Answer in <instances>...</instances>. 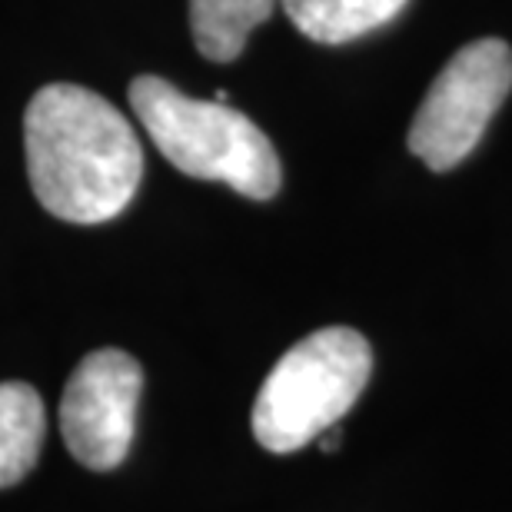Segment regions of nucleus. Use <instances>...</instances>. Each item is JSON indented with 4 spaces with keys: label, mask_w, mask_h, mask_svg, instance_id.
<instances>
[{
    "label": "nucleus",
    "mask_w": 512,
    "mask_h": 512,
    "mask_svg": "<svg viewBox=\"0 0 512 512\" xmlns=\"http://www.w3.org/2000/svg\"><path fill=\"white\" fill-rule=\"evenodd\" d=\"M27 173L47 213L67 223H107L137 197L143 150L130 120L77 84L37 90L24 114Z\"/></svg>",
    "instance_id": "obj_1"
},
{
    "label": "nucleus",
    "mask_w": 512,
    "mask_h": 512,
    "mask_svg": "<svg viewBox=\"0 0 512 512\" xmlns=\"http://www.w3.org/2000/svg\"><path fill=\"white\" fill-rule=\"evenodd\" d=\"M130 107L180 173L227 183L250 200L276 197L283 183L280 157L270 137L240 110L217 100H193L153 74L130 84Z\"/></svg>",
    "instance_id": "obj_2"
},
{
    "label": "nucleus",
    "mask_w": 512,
    "mask_h": 512,
    "mask_svg": "<svg viewBox=\"0 0 512 512\" xmlns=\"http://www.w3.org/2000/svg\"><path fill=\"white\" fill-rule=\"evenodd\" d=\"M373 350L350 326H326L290 346L253 403V436L270 453H296L356 406L370 383Z\"/></svg>",
    "instance_id": "obj_3"
},
{
    "label": "nucleus",
    "mask_w": 512,
    "mask_h": 512,
    "mask_svg": "<svg viewBox=\"0 0 512 512\" xmlns=\"http://www.w3.org/2000/svg\"><path fill=\"white\" fill-rule=\"evenodd\" d=\"M512 90V50L489 37L463 47L433 80L409 127V150L429 170L459 167Z\"/></svg>",
    "instance_id": "obj_4"
},
{
    "label": "nucleus",
    "mask_w": 512,
    "mask_h": 512,
    "mask_svg": "<svg viewBox=\"0 0 512 512\" xmlns=\"http://www.w3.org/2000/svg\"><path fill=\"white\" fill-rule=\"evenodd\" d=\"M143 370L124 350H94L80 360L60 399V433L80 466L107 473L130 453Z\"/></svg>",
    "instance_id": "obj_5"
},
{
    "label": "nucleus",
    "mask_w": 512,
    "mask_h": 512,
    "mask_svg": "<svg viewBox=\"0 0 512 512\" xmlns=\"http://www.w3.org/2000/svg\"><path fill=\"white\" fill-rule=\"evenodd\" d=\"M44 399L27 383H0V489L17 486L44 446Z\"/></svg>",
    "instance_id": "obj_6"
},
{
    "label": "nucleus",
    "mask_w": 512,
    "mask_h": 512,
    "mask_svg": "<svg viewBox=\"0 0 512 512\" xmlns=\"http://www.w3.org/2000/svg\"><path fill=\"white\" fill-rule=\"evenodd\" d=\"M293 27L316 44H346L389 24L406 0H280Z\"/></svg>",
    "instance_id": "obj_7"
},
{
    "label": "nucleus",
    "mask_w": 512,
    "mask_h": 512,
    "mask_svg": "<svg viewBox=\"0 0 512 512\" xmlns=\"http://www.w3.org/2000/svg\"><path fill=\"white\" fill-rule=\"evenodd\" d=\"M273 7L276 0H190L193 44L213 64H230Z\"/></svg>",
    "instance_id": "obj_8"
},
{
    "label": "nucleus",
    "mask_w": 512,
    "mask_h": 512,
    "mask_svg": "<svg viewBox=\"0 0 512 512\" xmlns=\"http://www.w3.org/2000/svg\"><path fill=\"white\" fill-rule=\"evenodd\" d=\"M340 439H343V436H340V429L333 426V429H326V433L320 436V443H323L326 453H333V449H340Z\"/></svg>",
    "instance_id": "obj_9"
}]
</instances>
